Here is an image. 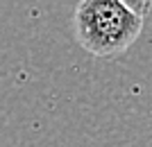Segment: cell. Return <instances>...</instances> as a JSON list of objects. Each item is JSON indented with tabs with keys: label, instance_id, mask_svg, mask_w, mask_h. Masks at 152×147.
<instances>
[{
	"label": "cell",
	"instance_id": "6da1fadb",
	"mask_svg": "<svg viewBox=\"0 0 152 147\" xmlns=\"http://www.w3.org/2000/svg\"><path fill=\"white\" fill-rule=\"evenodd\" d=\"M143 18L123 0H80L73 32L77 45L95 59H116L141 36Z\"/></svg>",
	"mask_w": 152,
	"mask_h": 147
},
{
	"label": "cell",
	"instance_id": "7a4b0ae2",
	"mask_svg": "<svg viewBox=\"0 0 152 147\" xmlns=\"http://www.w3.org/2000/svg\"><path fill=\"white\" fill-rule=\"evenodd\" d=\"M129 9H134L136 14H141V16H148V14L152 12V0H123Z\"/></svg>",
	"mask_w": 152,
	"mask_h": 147
}]
</instances>
